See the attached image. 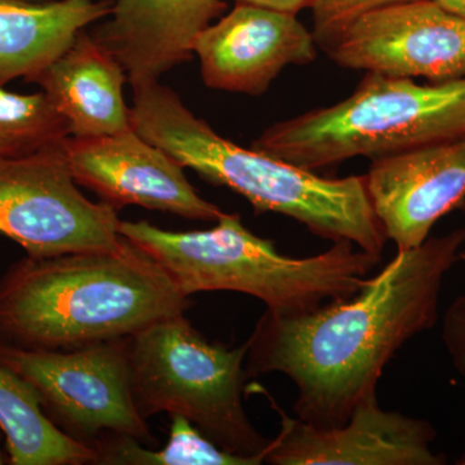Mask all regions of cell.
I'll return each mask as SVG.
<instances>
[{
  "mask_svg": "<svg viewBox=\"0 0 465 465\" xmlns=\"http://www.w3.org/2000/svg\"><path fill=\"white\" fill-rule=\"evenodd\" d=\"M465 243V228L397 255L353 296L299 314L266 311L247 341L249 376L281 372L296 388V418L341 427L376 394L385 366L406 341L432 329L442 281Z\"/></svg>",
  "mask_w": 465,
  "mask_h": 465,
  "instance_id": "6da1fadb",
  "label": "cell"
},
{
  "mask_svg": "<svg viewBox=\"0 0 465 465\" xmlns=\"http://www.w3.org/2000/svg\"><path fill=\"white\" fill-rule=\"evenodd\" d=\"M192 302L130 241L108 251L26 258L0 278V341L38 351L88 347L185 313Z\"/></svg>",
  "mask_w": 465,
  "mask_h": 465,
  "instance_id": "7a4b0ae2",
  "label": "cell"
},
{
  "mask_svg": "<svg viewBox=\"0 0 465 465\" xmlns=\"http://www.w3.org/2000/svg\"><path fill=\"white\" fill-rule=\"evenodd\" d=\"M131 127L208 183L226 186L255 208L296 220L323 240L348 241L381 259L388 238L376 216L366 176H320L220 136L157 82L134 85Z\"/></svg>",
  "mask_w": 465,
  "mask_h": 465,
  "instance_id": "3957f363",
  "label": "cell"
},
{
  "mask_svg": "<svg viewBox=\"0 0 465 465\" xmlns=\"http://www.w3.org/2000/svg\"><path fill=\"white\" fill-rule=\"evenodd\" d=\"M206 231L171 232L122 222L119 234L139 247L183 295L234 291L262 300L277 316H299L360 291L381 259L348 241L311 258H290L260 238L238 213H223Z\"/></svg>",
  "mask_w": 465,
  "mask_h": 465,
  "instance_id": "277c9868",
  "label": "cell"
},
{
  "mask_svg": "<svg viewBox=\"0 0 465 465\" xmlns=\"http://www.w3.org/2000/svg\"><path fill=\"white\" fill-rule=\"evenodd\" d=\"M465 134V76L430 85L367 73L341 103L266 128L252 148L317 173Z\"/></svg>",
  "mask_w": 465,
  "mask_h": 465,
  "instance_id": "5b68a950",
  "label": "cell"
},
{
  "mask_svg": "<svg viewBox=\"0 0 465 465\" xmlns=\"http://www.w3.org/2000/svg\"><path fill=\"white\" fill-rule=\"evenodd\" d=\"M246 356L247 342H210L185 313L163 318L127 338L134 407L145 420L161 412L183 416L225 451L265 461L271 440L243 406Z\"/></svg>",
  "mask_w": 465,
  "mask_h": 465,
  "instance_id": "8992f818",
  "label": "cell"
},
{
  "mask_svg": "<svg viewBox=\"0 0 465 465\" xmlns=\"http://www.w3.org/2000/svg\"><path fill=\"white\" fill-rule=\"evenodd\" d=\"M0 363L32 388L52 423L78 442L92 449L112 433L127 434L143 445L155 442L131 396L127 338L67 351L0 341Z\"/></svg>",
  "mask_w": 465,
  "mask_h": 465,
  "instance_id": "52a82bcc",
  "label": "cell"
},
{
  "mask_svg": "<svg viewBox=\"0 0 465 465\" xmlns=\"http://www.w3.org/2000/svg\"><path fill=\"white\" fill-rule=\"evenodd\" d=\"M114 208L79 191L63 145L0 161V235L33 258L121 246Z\"/></svg>",
  "mask_w": 465,
  "mask_h": 465,
  "instance_id": "ba28073f",
  "label": "cell"
},
{
  "mask_svg": "<svg viewBox=\"0 0 465 465\" xmlns=\"http://www.w3.org/2000/svg\"><path fill=\"white\" fill-rule=\"evenodd\" d=\"M313 35L347 69L434 84L465 76V20L434 0L375 9Z\"/></svg>",
  "mask_w": 465,
  "mask_h": 465,
  "instance_id": "9c48e42d",
  "label": "cell"
},
{
  "mask_svg": "<svg viewBox=\"0 0 465 465\" xmlns=\"http://www.w3.org/2000/svg\"><path fill=\"white\" fill-rule=\"evenodd\" d=\"M280 416V433L271 440L264 463L274 465H440L432 450L436 430L430 421L385 411L376 394L367 397L341 427L320 428L290 418L262 387Z\"/></svg>",
  "mask_w": 465,
  "mask_h": 465,
  "instance_id": "30bf717a",
  "label": "cell"
},
{
  "mask_svg": "<svg viewBox=\"0 0 465 465\" xmlns=\"http://www.w3.org/2000/svg\"><path fill=\"white\" fill-rule=\"evenodd\" d=\"M64 153L74 182L115 211L134 204L201 222H217L224 213L198 194L179 162L134 128L108 136H70Z\"/></svg>",
  "mask_w": 465,
  "mask_h": 465,
  "instance_id": "8fae6325",
  "label": "cell"
},
{
  "mask_svg": "<svg viewBox=\"0 0 465 465\" xmlns=\"http://www.w3.org/2000/svg\"><path fill=\"white\" fill-rule=\"evenodd\" d=\"M202 79L213 90L260 96L289 65L317 58V43L298 17L235 3L198 35Z\"/></svg>",
  "mask_w": 465,
  "mask_h": 465,
  "instance_id": "7c38bea8",
  "label": "cell"
},
{
  "mask_svg": "<svg viewBox=\"0 0 465 465\" xmlns=\"http://www.w3.org/2000/svg\"><path fill=\"white\" fill-rule=\"evenodd\" d=\"M367 192L388 240L411 250L465 200V134L372 161Z\"/></svg>",
  "mask_w": 465,
  "mask_h": 465,
  "instance_id": "4fadbf2b",
  "label": "cell"
},
{
  "mask_svg": "<svg viewBox=\"0 0 465 465\" xmlns=\"http://www.w3.org/2000/svg\"><path fill=\"white\" fill-rule=\"evenodd\" d=\"M226 8L225 0H113L108 20L91 36L124 66L134 87L191 61L195 39Z\"/></svg>",
  "mask_w": 465,
  "mask_h": 465,
  "instance_id": "5bb4252c",
  "label": "cell"
},
{
  "mask_svg": "<svg viewBox=\"0 0 465 465\" xmlns=\"http://www.w3.org/2000/svg\"><path fill=\"white\" fill-rule=\"evenodd\" d=\"M127 79L124 66L82 30L61 56L27 82L41 85L72 137H99L133 128L124 97Z\"/></svg>",
  "mask_w": 465,
  "mask_h": 465,
  "instance_id": "9a60e30c",
  "label": "cell"
},
{
  "mask_svg": "<svg viewBox=\"0 0 465 465\" xmlns=\"http://www.w3.org/2000/svg\"><path fill=\"white\" fill-rule=\"evenodd\" d=\"M112 7L113 0H0V85L29 81Z\"/></svg>",
  "mask_w": 465,
  "mask_h": 465,
  "instance_id": "2e32d148",
  "label": "cell"
},
{
  "mask_svg": "<svg viewBox=\"0 0 465 465\" xmlns=\"http://www.w3.org/2000/svg\"><path fill=\"white\" fill-rule=\"evenodd\" d=\"M0 430L12 465L94 464L96 454L58 430L32 388L0 363Z\"/></svg>",
  "mask_w": 465,
  "mask_h": 465,
  "instance_id": "e0dca14e",
  "label": "cell"
},
{
  "mask_svg": "<svg viewBox=\"0 0 465 465\" xmlns=\"http://www.w3.org/2000/svg\"><path fill=\"white\" fill-rule=\"evenodd\" d=\"M96 460L103 465H259L262 458L232 454L217 446L191 421L171 416L170 439L159 450L145 448L127 434H106L92 445Z\"/></svg>",
  "mask_w": 465,
  "mask_h": 465,
  "instance_id": "ac0fdd59",
  "label": "cell"
},
{
  "mask_svg": "<svg viewBox=\"0 0 465 465\" xmlns=\"http://www.w3.org/2000/svg\"><path fill=\"white\" fill-rule=\"evenodd\" d=\"M70 136L66 119L45 92L20 94L0 85V161L56 148Z\"/></svg>",
  "mask_w": 465,
  "mask_h": 465,
  "instance_id": "d6986e66",
  "label": "cell"
},
{
  "mask_svg": "<svg viewBox=\"0 0 465 465\" xmlns=\"http://www.w3.org/2000/svg\"><path fill=\"white\" fill-rule=\"evenodd\" d=\"M415 0H316L313 8L314 29L326 30L341 25L367 12Z\"/></svg>",
  "mask_w": 465,
  "mask_h": 465,
  "instance_id": "ffe728a7",
  "label": "cell"
},
{
  "mask_svg": "<svg viewBox=\"0 0 465 465\" xmlns=\"http://www.w3.org/2000/svg\"><path fill=\"white\" fill-rule=\"evenodd\" d=\"M465 262V251L459 253ZM443 341L452 358L455 369L465 376V295L455 300L443 321Z\"/></svg>",
  "mask_w": 465,
  "mask_h": 465,
  "instance_id": "44dd1931",
  "label": "cell"
},
{
  "mask_svg": "<svg viewBox=\"0 0 465 465\" xmlns=\"http://www.w3.org/2000/svg\"><path fill=\"white\" fill-rule=\"evenodd\" d=\"M234 2L298 16L299 12L313 8L316 0H234Z\"/></svg>",
  "mask_w": 465,
  "mask_h": 465,
  "instance_id": "7402d4cb",
  "label": "cell"
},
{
  "mask_svg": "<svg viewBox=\"0 0 465 465\" xmlns=\"http://www.w3.org/2000/svg\"><path fill=\"white\" fill-rule=\"evenodd\" d=\"M434 2L465 20V0H434Z\"/></svg>",
  "mask_w": 465,
  "mask_h": 465,
  "instance_id": "603a6c76",
  "label": "cell"
},
{
  "mask_svg": "<svg viewBox=\"0 0 465 465\" xmlns=\"http://www.w3.org/2000/svg\"><path fill=\"white\" fill-rule=\"evenodd\" d=\"M5 457H3V452H2V450H0V464H3L5 463Z\"/></svg>",
  "mask_w": 465,
  "mask_h": 465,
  "instance_id": "cb8c5ba5",
  "label": "cell"
}]
</instances>
